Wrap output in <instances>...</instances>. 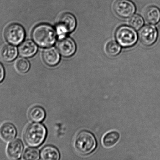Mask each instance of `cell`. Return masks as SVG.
Here are the masks:
<instances>
[{
  "instance_id": "cell-23",
  "label": "cell",
  "mask_w": 160,
  "mask_h": 160,
  "mask_svg": "<svg viewBox=\"0 0 160 160\" xmlns=\"http://www.w3.org/2000/svg\"><path fill=\"white\" fill-rule=\"evenodd\" d=\"M5 77V70L3 65L0 63V83L3 81Z\"/></svg>"
},
{
  "instance_id": "cell-14",
  "label": "cell",
  "mask_w": 160,
  "mask_h": 160,
  "mask_svg": "<svg viewBox=\"0 0 160 160\" xmlns=\"http://www.w3.org/2000/svg\"><path fill=\"white\" fill-rule=\"evenodd\" d=\"M41 159L44 160H59L60 153L55 147L51 145L45 146L40 151Z\"/></svg>"
},
{
  "instance_id": "cell-8",
  "label": "cell",
  "mask_w": 160,
  "mask_h": 160,
  "mask_svg": "<svg viewBox=\"0 0 160 160\" xmlns=\"http://www.w3.org/2000/svg\"><path fill=\"white\" fill-rule=\"evenodd\" d=\"M115 13L121 18H130L134 15L136 8L134 4L130 0H117L114 6Z\"/></svg>"
},
{
  "instance_id": "cell-17",
  "label": "cell",
  "mask_w": 160,
  "mask_h": 160,
  "mask_svg": "<svg viewBox=\"0 0 160 160\" xmlns=\"http://www.w3.org/2000/svg\"><path fill=\"white\" fill-rule=\"evenodd\" d=\"M1 55L2 58L4 61L11 62L17 58L18 55V51L15 46L7 45L3 47L2 49Z\"/></svg>"
},
{
  "instance_id": "cell-18",
  "label": "cell",
  "mask_w": 160,
  "mask_h": 160,
  "mask_svg": "<svg viewBox=\"0 0 160 160\" xmlns=\"http://www.w3.org/2000/svg\"><path fill=\"white\" fill-rule=\"evenodd\" d=\"M28 116L31 121L36 123H40L44 120L46 113L44 109L41 107L35 106L30 110Z\"/></svg>"
},
{
  "instance_id": "cell-10",
  "label": "cell",
  "mask_w": 160,
  "mask_h": 160,
  "mask_svg": "<svg viewBox=\"0 0 160 160\" xmlns=\"http://www.w3.org/2000/svg\"><path fill=\"white\" fill-rule=\"evenodd\" d=\"M23 146L22 141L16 139L12 141L8 145L6 149V153L11 159H19L23 154Z\"/></svg>"
},
{
  "instance_id": "cell-2",
  "label": "cell",
  "mask_w": 160,
  "mask_h": 160,
  "mask_svg": "<svg viewBox=\"0 0 160 160\" xmlns=\"http://www.w3.org/2000/svg\"><path fill=\"white\" fill-rule=\"evenodd\" d=\"M97 147V141L95 136L90 132L83 130L80 132L75 138V149L79 154L87 156L95 151Z\"/></svg>"
},
{
  "instance_id": "cell-16",
  "label": "cell",
  "mask_w": 160,
  "mask_h": 160,
  "mask_svg": "<svg viewBox=\"0 0 160 160\" xmlns=\"http://www.w3.org/2000/svg\"><path fill=\"white\" fill-rule=\"evenodd\" d=\"M120 133L117 131H112L103 136L102 143L105 148H111L116 145L120 140Z\"/></svg>"
},
{
  "instance_id": "cell-5",
  "label": "cell",
  "mask_w": 160,
  "mask_h": 160,
  "mask_svg": "<svg viewBox=\"0 0 160 160\" xmlns=\"http://www.w3.org/2000/svg\"><path fill=\"white\" fill-rule=\"evenodd\" d=\"M4 37L9 43L12 45H19L23 42L25 37L24 28L17 23H13L6 28Z\"/></svg>"
},
{
  "instance_id": "cell-15",
  "label": "cell",
  "mask_w": 160,
  "mask_h": 160,
  "mask_svg": "<svg viewBox=\"0 0 160 160\" xmlns=\"http://www.w3.org/2000/svg\"><path fill=\"white\" fill-rule=\"evenodd\" d=\"M145 17L148 23L157 24L160 21V9L156 6H149L146 9Z\"/></svg>"
},
{
  "instance_id": "cell-21",
  "label": "cell",
  "mask_w": 160,
  "mask_h": 160,
  "mask_svg": "<svg viewBox=\"0 0 160 160\" xmlns=\"http://www.w3.org/2000/svg\"><path fill=\"white\" fill-rule=\"evenodd\" d=\"M16 66L17 70L20 72L25 73L29 71L30 65L29 61L26 59L20 58L17 61Z\"/></svg>"
},
{
  "instance_id": "cell-1",
  "label": "cell",
  "mask_w": 160,
  "mask_h": 160,
  "mask_svg": "<svg viewBox=\"0 0 160 160\" xmlns=\"http://www.w3.org/2000/svg\"><path fill=\"white\" fill-rule=\"evenodd\" d=\"M33 41L41 48H49L55 43L56 32L50 25L42 23L37 25L32 32Z\"/></svg>"
},
{
  "instance_id": "cell-7",
  "label": "cell",
  "mask_w": 160,
  "mask_h": 160,
  "mask_svg": "<svg viewBox=\"0 0 160 160\" xmlns=\"http://www.w3.org/2000/svg\"><path fill=\"white\" fill-rule=\"evenodd\" d=\"M138 36L139 40L142 44L146 46H150L157 40L158 32L155 26L146 25L139 30Z\"/></svg>"
},
{
  "instance_id": "cell-12",
  "label": "cell",
  "mask_w": 160,
  "mask_h": 160,
  "mask_svg": "<svg viewBox=\"0 0 160 160\" xmlns=\"http://www.w3.org/2000/svg\"><path fill=\"white\" fill-rule=\"evenodd\" d=\"M16 128L9 122H5L0 126V137L5 142L12 141L16 136Z\"/></svg>"
},
{
  "instance_id": "cell-22",
  "label": "cell",
  "mask_w": 160,
  "mask_h": 160,
  "mask_svg": "<svg viewBox=\"0 0 160 160\" xmlns=\"http://www.w3.org/2000/svg\"><path fill=\"white\" fill-rule=\"evenodd\" d=\"M144 20L140 15H135L131 18L129 24L132 27L136 30H138L142 27L144 24Z\"/></svg>"
},
{
  "instance_id": "cell-20",
  "label": "cell",
  "mask_w": 160,
  "mask_h": 160,
  "mask_svg": "<svg viewBox=\"0 0 160 160\" xmlns=\"http://www.w3.org/2000/svg\"><path fill=\"white\" fill-rule=\"evenodd\" d=\"M40 152L37 149L30 148L25 150L23 158L25 160H37L40 159Z\"/></svg>"
},
{
  "instance_id": "cell-19",
  "label": "cell",
  "mask_w": 160,
  "mask_h": 160,
  "mask_svg": "<svg viewBox=\"0 0 160 160\" xmlns=\"http://www.w3.org/2000/svg\"><path fill=\"white\" fill-rule=\"evenodd\" d=\"M121 51L120 45L115 41H111L107 44L106 46V51L109 55L115 56L117 55Z\"/></svg>"
},
{
  "instance_id": "cell-13",
  "label": "cell",
  "mask_w": 160,
  "mask_h": 160,
  "mask_svg": "<svg viewBox=\"0 0 160 160\" xmlns=\"http://www.w3.org/2000/svg\"><path fill=\"white\" fill-rule=\"evenodd\" d=\"M37 50V47L34 42L31 40H27L19 46L18 52L22 57L30 58L35 54Z\"/></svg>"
},
{
  "instance_id": "cell-11",
  "label": "cell",
  "mask_w": 160,
  "mask_h": 160,
  "mask_svg": "<svg viewBox=\"0 0 160 160\" xmlns=\"http://www.w3.org/2000/svg\"><path fill=\"white\" fill-rule=\"evenodd\" d=\"M42 58L45 63L50 67L57 65L60 59L59 51L53 47L44 49L42 53Z\"/></svg>"
},
{
  "instance_id": "cell-3",
  "label": "cell",
  "mask_w": 160,
  "mask_h": 160,
  "mask_svg": "<svg viewBox=\"0 0 160 160\" xmlns=\"http://www.w3.org/2000/svg\"><path fill=\"white\" fill-rule=\"evenodd\" d=\"M47 134L46 128L40 123L31 124L25 131L23 138L27 145L32 147L40 146L44 142Z\"/></svg>"
},
{
  "instance_id": "cell-9",
  "label": "cell",
  "mask_w": 160,
  "mask_h": 160,
  "mask_svg": "<svg viewBox=\"0 0 160 160\" xmlns=\"http://www.w3.org/2000/svg\"><path fill=\"white\" fill-rule=\"evenodd\" d=\"M59 38L56 46L62 56L65 57H70L74 54L76 49V45L74 41L66 36Z\"/></svg>"
},
{
  "instance_id": "cell-6",
  "label": "cell",
  "mask_w": 160,
  "mask_h": 160,
  "mask_svg": "<svg viewBox=\"0 0 160 160\" xmlns=\"http://www.w3.org/2000/svg\"><path fill=\"white\" fill-rule=\"evenodd\" d=\"M76 20L74 16L70 13L63 14L56 26V32L59 37H64L73 32L76 28Z\"/></svg>"
},
{
  "instance_id": "cell-4",
  "label": "cell",
  "mask_w": 160,
  "mask_h": 160,
  "mask_svg": "<svg viewBox=\"0 0 160 160\" xmlns=\"http://www.w3.org/2000/svg\"><path fill=\"white\" fill-rule=\"evenodd\" d=\"M116 40L119 44L125 48H131L137 43V32L132 28L127 26L120 27L115 33Z\"/></svg>"
}]
</instances>
